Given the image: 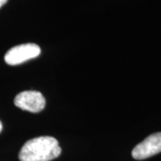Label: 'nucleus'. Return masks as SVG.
Instances as JSON below:
<instances>
[{
  "label": "nucleus",
  "instance_id": "1",
  "mask_svg": "<svg viewBox=\"0 0 161 161\" xmlns=\"http://www.w3.org/2000/svg\"><path fill=\"white\" fill-rule=\"evenodd\" d=\"M58 140L50 136H40L28 141L19 153L21 161H50L61 154Z\"/></svg>",
  "mask_w": 161,
  "mask_h": 161
},
{
  "label": "nucleus",
  "instance_id": "2",
  "mask_svg": "<svg viewBox=\"0 0 161 161\" xmlns=\"http://www.w3.org/2000/svg\"><path fill=\"white\" fill-rule=\"evenodd\" d=\"M40 47L34 43L22 44L12 47L5 55V61L9 65H18L39 57Z\"/></svg>",
  "mask_w": 161,
  "mask_h": 161
},
{
  "label": "nucleus",
  "instance_id": "3",
  "mask_svg": "<svg viewBox=\"0 0 161 161\" xmlns=\"http://www.w3.org/2000/svg\"><path fill=\"white\" fill-rule=\"evenodd\" d=\"M14 105L23 110L31 113H38L44 109L46 99L39 92L26 91L19 93L14 98Z\"/></svg>",
  "mask_w": 161,
  "mask_h": 161
},
{
  "label": "nucleus",
  "instance_id": "4",
  "mask_svg": "<svg viewBox=\"0 0 161 161\" xmlns=\"http://www.w3.org/2000/svg\"><path fill=\"white\" fill-rule=\"evenodd\" d=\"M161 152V132H156L135 146L132 156L134 159L142 160Z\"/></svg>",
  "mask_w": 161,
  "mask_h": 161
},
{
  "label": "nucleus",
  "instance_id": "5",
  "mask_svg": "<svg viewBox=\"0 0 161 161\" xmlns=\"http://www.w3.org/2000/svg\"><path fill=\"white\" fill-rule=\"evenodd\" d=\"M6 2H7V0H0V8L2 7V6H4L5 4H6Z\"/></svg>",
  "mask_w": 161,
  "mask_h": 161
},
{
  "label": "nucleus",
  "instance_id": "6",
  "mask_svg": "<svg viewBox=\"0 0 161 161\" xmlns=\"http://www.w3.org/2000/svg\"><path fill=\"white\" fill-rule=\"evenodd\" d=\"M2 129H3V125H2V122L0 121V132H2Z\"/></svg>",
  "mask_w": 161,
  "mask_h": 161
}]
</instances>
